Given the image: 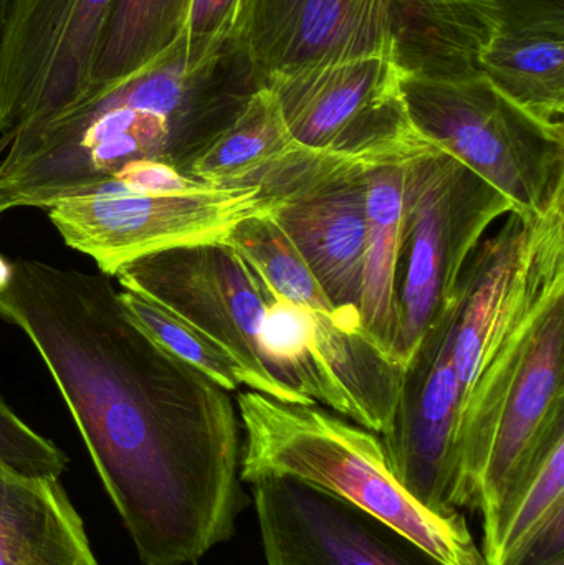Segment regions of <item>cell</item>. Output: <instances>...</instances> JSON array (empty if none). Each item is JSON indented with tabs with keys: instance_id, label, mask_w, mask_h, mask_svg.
Returning a JSON list of instances; mask_svg holds the SVG:
<instances>
[{
	"instance_id": "obj_1",
	"label": "cell",
	"mask_w": 564,
	"mask_h": 565,
	"mask_svg": "<svg viewBox=\"0 0 564 565\" xmlns=\"http://www.w3.org/2000/svg\"><path fill=\"white\" fill-rule=\"evenodd\" d=\"M108 275L12 262L0 318L32 342L142 565H188L251 504L231 392L159 344Z\"/></svg>"
},
{
	"instance_id": "obj_2",
	"label": "cell",
	"mask_w": 564,
	"mask_h": 565,
	"mask_svg": "<svg viewBox=\"0 0 564 565\" xmlns=\"http://www.w3.org/2000/svg\"><path fill=\"white\" fill-rule=\"evenodd\" d=\"M257 88L232 40L205 62H192L181 39L136 75L92 89L55 118L0 136V209L46 211L139 162L188 174Z\"/></svg>"
},
{
	"instance_id": "obj_3",
	"label": "cell",
	"mask_w": 564,
	"mask_h": 565,
	"mask_svg": "<svg viewBox=\"0 0 564 565\" xmlns=\"http://www.w3.org/2000/svg\"><path fill=\"white\" fill-rule=\"evenodd\" d=\"M499 19L496 0H238L231 40L260 86L363 56L406 75L456 76L477 72Z\"/></svg>"
},
{
	"instance_id": "obj_4",
	"label": "cell",
	"mask_w": 564,
	"mask_h": 565,
	"mask_svg": "<svg viewBox=\"0 0 564 565\" xmlns=\"http://www.w3.org/2000/svg\"><path fill=\"white\" fill-rule=\"evenodd\" d=\"M244 428L241 481L288 475L324 488L396 527L444 565H487L459 510L424 508L397 480L383 440L318 404H291L238 392Z\"/></svg>"
},
{
	"instance_id": "obj_5",
	"label": "cell",
	"mask_w": 564,
	"mask_h": 565,
	"mask_svg": "<svg viewBox=\"0 0 564 565\" xmlns=\"http://www.w3.org/2000/svg\"><path fill=\"white\" fill-rule=\"evenodd\" d=\"M563 349L564 286L464 401L450 507L490 520L540 448L564 431Z\"/></svg>"
},
{
	"instance_id": "obj_6",
	"label": "cell",
	"mask_w": 564,
	"mask_h": 565,
	"mask_svg": "<svg viewBox=\"0 0 564 565\" xmlns=\"http://www.w3.org/2000/svg\"><path fill=\"white\" fill-rule=\"evenodd\" d=\"M274 204L260 185L211 184L162 162H139L46 212L70 248L115 277L145 255L225 242L241 222Z\"/></svg>"
},
{
	"instance_id": "obj_7",
	"label": "cell",
	"mask_w": 564,
	"mask_h": 565,
	"mask_svg": "<svg viewBox=\"0 0 564 565\" xmlns=\"http://www.w3.org/2000/svg\"><path fill=\"white\" fill-rule=\"evenodd\" d=\"M414 129L502 192L520 214L564 204V126L517 105L483 73H404Z\"/></svg>"
},
{
	"instance_id": "obj_8",
	"label": "cell",
	"mask_w": 564,
	"mask_h": 565,
	"mask_svg": "<svg viewBox=\"0 0 564 565\" xmlns=\"http://www.w3.org/2000/svg\"><path fill=\"white\" fill-rule=\"evenodd\" d=\"M512 211L502 192L433 142L411 152L400 271L401 367L453 301L477 245Z\"/></svg>"
},
{
	"instance_id": "obj_9",
	"label": "cell",
	"mask_w": 564,
	"mask_h": 565,
	"mask_svg": "<svg viewBox=\"0 0 564 565\" xmlns=\"http://www.w3.org/2000/svg\"><path fill=\"white\" fill-rule=\"evenodd\" d=\"M115 278L123 288L161 302L224 349L248 391L310 404L278 382L262 361L258 331L274 291L231 245L212 242L156 252L123 265Z\"/></svg>"
},
{
	"instance_id": "obj_10",
	"label": "cell",
	"mask_w": 564,
	"mask_h": 565,
	"mask_svg": "<svg viewBox=\"0 0 564 565\" xmlns=\"http://www.w3.org/2000/svg\"><path fill=\"white\" fill-rule=\"evenodd\" d=\"M366 164L368 158L305 149L264 184L275 198L272 218L300 252L353 334H361Z\"/></svg>"
},
{
	"instance_id": "obj_11",
	"label": "cell",
	"mask_w": 564,
	"mask_h": 565,
	"mask_svg": "<svg viewBox=\"0 0 564 565\" xmlns=\"http://www.w3.org/2000/svg\"><path fill=\"white\" fill-rule=\"evenodd\" d=\"M403 83L396 62L363 56L281 73L265 86L298 145L370 159L426 141L411 122Z\"/></svg>"
},
{
	"instance_id": "obj_12",
	"label": "cell",
	"mask_w": 564,
	"mask_h": 565,
	"mask_svg": "<svg viewBox=\"0 0 564 565\" xmlns=\"http://www.w3.org/2000/svg\"><path fill=\"white\" fill-rule=\"evenodd\" d=\"M113 0H13L0 33V136L85 96Z\"/></svg>"
},
{
	"instance_id": "obj_13",
	"label": "cell",
	"mask_w": 564,
	"mask_h": 565,
	"mask_svg": "<svg viewBox=\"0 0 564 565\" xmlns=\"http://www.w3.org/2000/svg\"><path fill=\"white\" fill-rule=\"evenodd\" d=\"M252 484L267 565H444L396 527L288 475Z\"/></svg>"
},
{
	"instance_id": "obj_14",
	"label": "cell",
	"mask_w": 564,
	"mask_h": 565,
	"mask_svg": "<svg viewBox=\"0 0 564 565\" xmlns=\"http://www.w3.org/2000/svg\"><path fill=\"white\" fill-rule=\"evenodd\" d=\"M454 328L453 298L404 365L396 407L381 435L400 483L439 514L457 511L450 494L459 467L462 392L454 364Z\"/></svg>"
},
{
	"instance_id": "obj_15",
	"label": "cell",
	"mask_w": 564,
	"mask_h": 565,
	"mask_svg": "<svg viewBox=\"0 0 564 565\" xmlns=\"http://www.w3.org/2000/svg\"><path fill=\"white\" fill-rule=\"evenodd\" d=\"M496 2L499 25L479 53L477 70L536 118L563 126L564 3Z\"/></svg>"
},
{
	"instance_id": "obj_16",
	"label": "cell",
	"mask_w": 564,
	"mask_h": 565,
	"mask_svg": "<svg viewBox=\"0 0 564 565\" xmlns=\"http://www.w3.org/2000/svg\"><path fill=\"white\" fill-rule=\"evenodd\" d=\"M368 159V245L361 289V334L387 361L400 365V271L404 248V181L411 152Z\"/></svg>"
},
{
	"instance_id": "obj_17",
	"label": "cell",
	"mask_w": 564,
	"mask_h": 565,
	"mask_svg": "<svg viewBox=\"0 0 564 565\" xmlns=\"http://www.w3.org/2000/svg\"><path fill=\"white\" fill-rule=\"evenodd\" d=\"M0 565H98L60 478L0 461Z\"/></svg>"
},
{
	"instance_id": "obj_18",
	"label": "cell",
	"mask_w": 564,
	"mask_h": 565,
	"mask_svg": "<svg viewBox=\"0 0 564 565\" xmlns=\"http://www.w3.org/2000/svg\"><path fill=\"white\" fill-rule=\"evenodd\" d=\"M305 149L291 136L274 92L260 86L189 166L188 174L211 184L264 188Z\"/></svg>"
},
{
	"instance_id": "obj_19",
	"label": "cell",
	"mask_w": 564,
	"mask_h": 565,
	"mask_svg": "<svg viewBox=\"0 0 564 565\" xmlns=\"http://www.w3.org/2000/svg\"><path fill=\"white\" fill-rule=\"evenodd\" d=\"M189 6L191 0H113L88 92L123 82L171 52L184 35Z\"/></svg>"
},
{
	"instance_id": "obj_20",
	"label": "cell",
	"mask_w": 564,
	"mask_h": 565,
	"mask_svg": "<svg viewBox=\"0 0 564 565\" xmlns=\"http://www.w3.org/2000/svg\"><path fill=\"white\" fill-rule=\"evenodd\" d=\"M564 501V431L550 438L507 491L499 510L483 521L487 565H502L535 530L536 524Z\"/></svg>"
},
{
	"instance_id": "obj_21",
	"label": "cell",
	"mask_w": 564,
	"mask_h": 565,
	"mask_svg": "<svg viewBox=\"0 0 564 565\" xmlns=\"http://www.w3.org/2000/svg\"><path fill=\"white\" fill-rule=\"evenodd\" d=\"M225 244L231 245L260 275L275 295L310 309L341 331L353 334L348 331L340 312L311 274L300 252L272 218L270 212L245 218L228 234Z\"/></svg>"
},
{
	"instance_id": "obj_22",
	"label": "cell",
	"mask_w": 564,
	"mask_h": 565,
	"mask_svg": "<svg viewBox=\"0 0 564 565\" xmlns=\"http://www.w3.org/2000/svg\"><path fill=\"white\" fill-rule=\"evenodd\" d=\"M119 298L136 321L172 354L204 372L227 392H237L244 385V375L234 359L191 322L132 289L119 291Z\"/></svg>"
},
{
	"instance_id": "obj_23",
	"label": "cell",
	"mask_w": 564,
	"mask_h": 565,
	"mask_svg": "<svg viewBox=\"0 0 564 565\" xmlns=\"http://www.w3.org/2000/svg\"><path fill=\"white\" fill-rule=\"evenodd\" d=\"M0 461L30 477L65 473L68 457L25 424L0 395Z\"/></svg>"
},
{
	"instance_id": "obj_24",
	"label": "cell",
	"mask_w": 564,
	"mask_h": 565,
	"mask_svg": "<svg viewBox=\"0 0 564 565\" xmlns=\"http://www.w3.org/2000/svg\"><path fill=\"white\" fill-rule=\"evenodd\" d=\"M238 0H191L182 43L192 62H205L231 42Z\"/></svg>"
},
{
	"instance_id": "obj_25",
	"label": "cell",
	"mask_w": 564,
	"mask_h": 565,
	"mask_svg": "<svg viewBox=\"0 0 564 565\" xmlns=\"http://www.w3.org/2000/svg\"><path fill=\"white\" fill-rule=\"evenodd\" d=\"M564 556V501L556 504L502 565H546Z\"/></svg>"
},
{
	"instance_id": "obj_26",
	"label": "cell",
	"mask_w": 564,
	"mask_h": 565,
	"mask_svg": "<svg viewBox=\"0 0 564 565\" xmlns=\"http://www.w3.org/2000/svg\"><path fill=\"white\" fill-rule=\"evenodd\" d=\"M10 274H12V262H7L0 255V289L6 288L7 282L10 280Z\"/></svg>"
},
{
	"instance_id": "obj_27",
	"label": "cell",
	"mask_w": 564,
	"mask_h": 565,
	"mask_svg": "<svg viewBox=\"0 0 564 565\" xmlns=\"http://www.w3.org/2000/svg\"><path fill=\"white\" fill-rule=\"evenodd\" d=\"M7 6H9L7 0H0V33H2L3 20H6Z\"/></svg>"
},
{
	"instance_id": "obj_28",
	"label": "cell",
	"mask_w": 564,
	"mask_h": 565,
	"mask_svg": "<svg viewBox=\"0 0 564 565\" xmlns=\"http://www.w3.org/2000/svg\"><path fill=\"white\" fill-rule=\"evenodd\" d=\"M546 565H564V556L558 557V559L553 561V563Z\"/></svg>"
},
{
	"instance_id": "obj_29",
	"label": "cell",
	"mask_w": 564,
	"mask_h": 565,
	"mask_svg": "<svg viewBox=\"0 0 564 565\" xmlns=\"http://www.w3.org/2000/svg\"><path fill=\"white\" fill-rule=\"evenodd\" d=\"M3 214H6V212H3L2 209H0V217H2Z\"/></svg>"
},
{
	"instance_id": "obj_30",
	"label": "cell",
	"mask_w": 564,
	"mask_h": 565,
	"mask_svg": "<svg viewBox=\"0 0 564 565\" xmlns=\"http://www.w3.org/2000/svg\"><path fill=\"white\" fill-rule=\"evenodd\" d=\"M556 2H562V3H564V0H556Z\"/></svg>"
}]
</instances>
